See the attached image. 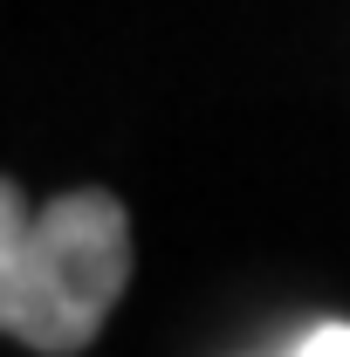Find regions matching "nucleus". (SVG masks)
<instances>
[{
	"instance_id": "1",
	"label": "nucleus",
	"mask_w": 350,
	"mask_h": 357,
	"mask_svg": "<svg viewBox=\"0 0 350 357\" xmlns=\"http://www.w3.org/2000/svg\"><path fill=\"white\" fill-rule=\"evenodd\" d=\"M131 282V220L110 192H62L42 213L0 192V323L28 351H89Z\"/></svg>"
},
{
	"instance_id": "2",
	"label": "nucleus",
	"mask_w": 350,
	"mask_h": 357,
	"mask_svg": "<svg viewBox=\"0 0 350 357\" xmlns=\"http://www.w3.org/2000/svg\"><path fill=\"white\" fill-rule=\"evenodd\" d=\"M296 357H350V323H323V330H309Z\"/></svg>"
}]
</instances>
